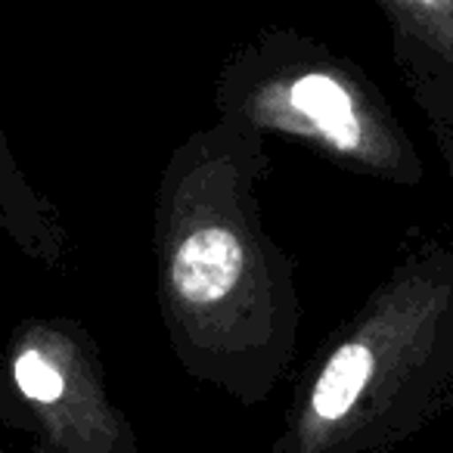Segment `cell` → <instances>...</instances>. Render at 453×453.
Wrapping results in <instances>:
<instances>
[{
	"mask_svg": "<svg viewBox=\"0 0 453 453\" xmlns=\"http://www.w3.org/2000/svg\"><path fill=\"white\" fill-rule=\"evenodd\" d=\"M267 137L214 115L171 150L152 196V280L174 360L199 385L258 407L292 370L302 292L267 234Z\"/></svg>",
	"mask_w": 453,
	"mask_h": 453,
	"instance_id": "6da1fadb",
	"label": "cell"
},
{
	"mask_svg": "<svg viewBox=\"0 0 453 453\" xmlns=\"http://www.w3.org/2000/svg\"><path fill=\"white\" fill-rule=\"evenodd\" d=\"M453 407V246L413 234L304 364L267 453H388Z\"/></svg>",
	"mask_w": 453,
	"mask_h": 453,
	"instance_id": "7a4b0ae2",
	"label": "cell"
},
{
	"mask_svg": "<svg viewBox=\"0 0 453 453\" xmlns=\"http://www.w3.org/2000/svg\"><path fill=\"white\" fill-rule=\"evenodd\" d=\"M214 115L286 137L351 174L419 187L426 162L379 90L345 53L289 26H265L220 63Z\"/></svg>",
	"mask_w": 453,
	"mask_h": 453,
	"instance_id": "3957f363",
	"label": "cell"
},
{
	"mask_svg": "<svg viewBox=\"0 0 453 453\" xmlns=\"http://www.w3.org/2000/svg\"><path fill=\"white\" fill-rule=\"evenodd\" d=\"M0 379L32 416L35 453H140L109 391L103 351L75 317H26L0 351Z\"/></svg>",
	"mask_w": 453,
	"mask_h": 453,
	"instance_id": "277c9868",
	"label": "cell"
},
{
	"mask_svg": "<svg viewBox=\"0 0 453 453\" xmlns=\"http://www.w3.org/2000/svg\"><path fill=\"white\" fill-rule=\"evenodd\" d=\"M391 35V59L453 177V0H370Z\"/></svg>",
	"mask_w": 453,
	"mask_h": 453,
	"instance_id": "5b68a950",
	"label": "cell"
},
{
	"mask_svg": "<svg viewBox=\"0 0 453 453\" xmlns=\"http://www.w3.org/2000/svg\"><path fill=\"white\" fill-rule=\"evenodd\" d=\"M0 234L28 261L50 273H65L72 265V236L57 202L44 196L16 158L0 125Z\"/></svg>",
	"mask_w": 453,
	"mask_h": 453,
	"instance_id": "8992f818",
	"label": "cell"
},
{
	"mask_svg": "<svg viewBox=\"0 0 453 453\" xmlns=\"http://www.w3.org/2000/svg\"><path fill=\"white\" fill-rule=\"evenodd\" d=\"M0 428L32 434V416H28V410L16 401L13 391L4 385V379H0Z\"/></svg>",
	"mask_w": 453,
	"mask_h": 453,
	"instance_id": "52a82bcc",
	"label": "cell"
},
{
	"mask_svg": "<svg viewBox=\"0 0 453 453\" xmlns=\"http://www.w3.org/2000/svg\"><path fill=\"white\" fill-rule=\"evenodd\" d=\"M0 453H4V450H0Z\"/></svg>",
	"mask_w": 453,
	"mask_h": 453,
	"instance_id": "ba28073f",
	"label": "cell"
}]
</instances>
